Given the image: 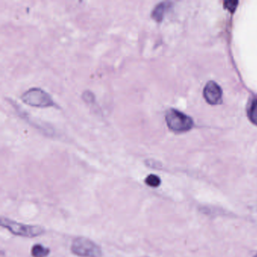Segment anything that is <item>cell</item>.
Wrapping results in <instances>:
<instances>
[{
    "label": "cell",
    "mask_w": 257,
    "mask_h": 257,
    "mask_svg": "<svg viewBox=\"0 0 257 257\" xmlns=\"http://www.w3.org/2000/svg\"><path fill=\"white\" fill-rule=\"evenodd\" d=\"M169 7V3L164 2L158 4V5L155 7L153 12H152L151 16L153 19H154V20L157 22H162L165 13H166L167 10H168Z\"/></svg>",
    "instance_id": "cell-6"
},
{
    "label": "cell",
    "mask_w": 257,
    "mask_h": 257,
    "mask_svg": "<svg viewBox=\"0 0 257 257\" xmlns=\"http://www.w3.org/2000/svg\"><path fill=\"white\" fill-rule=\"evenodd\" d=\"M1 225L15 235L25 237H38L44 234L45 229L40 225H27L12 220L9 218L1 217Z\"/></svg>",
    "instance_id": "cell-1"
},
{
    "label": "cell",
    "mask_w": 257,
    "mask_h": 257,
    "mask_svg": "<svg viewBox=\"0 0 257 257\" xmlns=\"http://www.w3.org/2000/svg\"><path fill=\"white\" fill-rule=\"evenodd\" d=\"M50 253V249L40 243L33 246L31 255L33 257H47Z\"/></svg>",
    "instance_id": "cell-7"
},
{
    "label": "cell",
    "mask_w": 257,
    "mask_h": 257,
    "mask_svg": "<svg viewBox=\"0 0 257 257\" xmlns=\"http://www.w3.org/2000/svg\"><path fill=\"white\" fill-rule=\"evenodd\" d=\"M82 98L83 100L86 102L88 104H91V103H94L93 102L94 101L95 98H94V94L90 92V91H85L82 94Z\"/></svg>",
    "instance_id": "cell-10"
},
{
    "label": "cell",
    "mask_w": 257,
    "mask_h": 257,
    "mask_svg": "<svg viewBox=\"0 0 257 257\" xmlns=\"http://www.w3.org/2000/svg\"><path fill=\"white\" fill-rule=\"evenodd\" d=\"M144 182L147 186L153 188L159 187L161 183H162L160 177L156 175V174H150V175L147 176Z\"/></svg>",
    "instance_id": "cell-8"
},
{
    "label": "cell",
    "mask_w": 257,
    "mask_h": 257,
    "mask_svg": "<svg viewBox=\"0 0 257 257\" xmlns=\"http://www.w3.org/2000/svg\"><path fill=\"white\" fill-rule=\"evenodd\" d=\"M237 4H238L237 1H227V2L224 3V6H225V8L228 9L231 12L234 11Z\"/></svg>",
    "instance_id": "cell-11"
},
{
    "label": "cell",
    "mask_w": 257,
    "mask_h": 257,
    "mask_svg": "<svg viewBox=\"0 0 257 257\" xmlns=\"http://www.w3.org/2000/svg\"><path fill=\"white\" fill-rule=\"evenodd\" d=\"M253 257H257V254H255V255H254V256H253Z\"/></svg>",
    "instance_id": "cell-12"
},
{
    "label": "cell",
    "mask_w": 257,
    "mask_h": 257,
    "mask_svg": "<svg viewBox=\"0 0 257 257\" xmlns=\"http://www.w3.org/2000/svg\"><path fill=\"white\" fill-rule=\"evenodd\" d=\"M203 95L207 103L213 105L218 104L222 100V89L217 83L210 81L204 87Z\"/></svg>",
    "instance_id": "cell-5"
},
{
    "label": "cell",
    "mask_w": 257,
    "mask_h": 257,
    "mask_svg": "<svg viewBox=\"0 0 257 257\" xmlns=\"http://www.w3.org/2000/svg\"><path fill=\"white\" fill-rule=\"evenodd\" d=\"M248 116L249 120L257 125V100H254L251 103L250 106L248 109Z\"/></svg>",
    "instance_id": "cell-9"
},
{
    "label": "cell",
    "mask_w": 257,
    "mask_h": 257,
    "mask_svg": "<svg viewBox=\"0 0 257 257\" xmlns=\"http://www.w3.org/2000/svg\"><path fill=\"white\" fill-rule=\"evenodd\" d=\"M22 100L26 104L34 107H51L55 105L53 99L47 92L37 88H31L24 93Z\"/></svg>",
    "instance_id": "cell-3"
},
{
    "label": "cell",
    "mask_w": 257,
    "mask_h": 257,
    "mask_svg": "<svg viewBox=\"0 0 257 257\" xmlns=\"http://www.w3.org/2000/svg\"><path fill=\"white\" fill-rule=\"evenodd\" d=\"M70 249L74 255L80 257H102L103 255L101 247L87 237L75 238Z\"/></svg>",
    "instance_id": "cell-2"
},
{
    "label": "cell",
    "mask_w": 257,
    "mask_h": 257,
    "mask_svg": "<svg viewBox=\"0 0 257 257\" xmlns=\"http://www.w3.org/2000/svg\"><path fill=\"white\" fill-rule=\"evenodd\" d=\"M165 119L168 127L173 132H187L193 125V121L190 117L177 109H169L165 115Z\"/></svg>",
    "instance_id": "cell-4"
}]
</instances>
